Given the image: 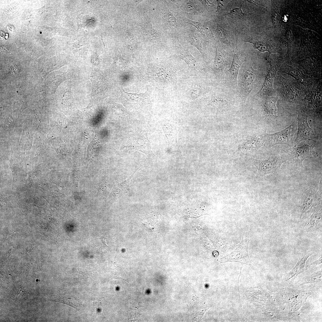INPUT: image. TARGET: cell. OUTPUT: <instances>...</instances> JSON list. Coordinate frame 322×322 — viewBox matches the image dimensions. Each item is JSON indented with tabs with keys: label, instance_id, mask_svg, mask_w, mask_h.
I'll use <instances>...</instances> for the list:
<instances>
[{
	"label": "cell",
	"instance_id": "obj_19",
	"mask_svg": "<svg viewBox=\"0 0 322 322\" xmlns=\"http://www.w3.org/2000/svg\"><path fill=\"white\" fill-rule=\"evenodd\" d=\"M230 104V100L227 98L220 96L212 98L209 105L214 107L220 108L227 107Z\"/></svg>",
	"mask_w": 322,
	"mask_h": 322
},
{
	"label": "cell",
	"instance_id": "obj_29",
	"mask_svg": "<svg viewBox=\"0 0 322 322\" xmlns=\"http://www.w3.org/2000/svg\"><path fill=\"white\" fill-rule=\"evenodd\" d=\"M222 1L221 0H217L216 1L218 5L217 7V12L219 10L222 8L223 5L222 3Z\"/></svg>",
	"mask_w": 322,
	"mask_h": 322
},
{
	"label": "cell",
	"instance_id": "obj_1",
	"mask_svg": "<svg viewBox=\"0 0 322 322\" xmlns=\"http://www.w3.org/2000/svg\"><path fill=\"white\" fill-rule=\"evenodd\" d=\"M238 77L240 88L239 97L245 102L256 85L258 80V72L251 66H248L239 73Z\"/></svg>",
	"mask_w": 322,
	"mask_h": 322
},
{
	"label": "cell",
	"instance_id": "obj_4",
	"mask_svg": "<svg viewBox=\"0 0 322 322\" xmlns=\"http://www.w3.org/2000/svg\"><path fill=\"white\" fill-rule=\"evenodd\" d=\"M123 148L128 150L139 151L149 157L154 155L151 150L147 133L145 131L134 134L130 136L125 143Z\"/></svg>",
	"mask_w": 322,
	"mask_h": 322
},
{
	"label": "cell",
	"instance_id": "obj_9",
	"mask_svg": "<svg viewBox=\"0 0 322 322\" xmlns=\"http://www.w3.org/2000/svg\"><path fill=\"white\" fill-rule=\"evenodd\" d=\"M166 136L169 146L175 152L180 151L177 142L178 132L180 129L179 123L166 119L159 121Z\"/></svg>",
	"mask_w": 322,
	"mask_h": 322
},
{
	"label": "cell",
	"instance_id": "obj_10",
	"mask_svg": "<svg viewBox=\"0 0 322 322\" xmlns=\"http://www.w3.org/2000/svg\"><path fill=\"white\" fill-rule=\"evenodd\" d=\"M245 61V58L241 54L235 52L231 66L225 73V80L230 85L235 86L237 84L239 70Z\"/></svg>",
	"mask_w": 322,
	"mask_h": 322
},
{
	"label": "cell",
	"instance_id": "obj_13",
	"mask_svg": "<svg viewBox=\"0 0 322 322\" xmlns=\"http://www.w3.org/2000/svg\"><path fill=\"white\" fill-rule=\"evenodd\" d=\"M264 140L263 136H255L248 138L241 146V149L250 150L259 148L263 145Z\"/></svg>",
	"mask_w": 322,
	"mask_h": 322
},
{
	"label": "cell",
	"instance_id": "obj_11",
	"mask_svg": "<svg viewBox=\"0 0 322 322\" xmlns=\"http://www.w3.org/2000/svg\"><path fill=\"white\" fill-rule=\"evenodd\" d=\"M228 64L227 57L225 51L216 48V53L213 65V69L216 76L221 78L224 69Z\"/></svg>",
	"mask_w": 322,
	"mask_h": 322
},
{
	"label": "cell",
	"instance_id": "obj_28",
	"mask_svg": "<svg viewBox=\"0 0 322 322\" xmlns=\"http://www.w3.org/2000/svg\"><path fill=\"white\" fill-rule=\"evenodd\" d=\"M193 4V3H191V2L187 3L186 5V7L187 9L188 10H191L193 9L195 7Z\"/></svg>",
	"mask_w": 322,
	"mask_h": 322
},
{
	"label": "cell",
	"instance_id": "obj_24",
	"mask_svg": "<svg viewBox=\"0 0 322 322\" xmlns=\"http://www.w3.org/2000/svg\"><path fill=\"white\" fill-rule=\"evenodd\" d=\"M188 39L191 44L196 47L202 53V45L199 36L196 35H191L189 36Z\"/></svg>",
	"mask_w": 322,
	"mask_h": 322
},
{
	"label": "cell",
	"instance_id": "obj_18",
	"mask_svg": "<svg viewBox=\"0 0 322 322\" xmlns=\"http://www.w3.org/2000/svg\"><path fill=\"white\" fill-rule=\"evenodd\" d=\"M135 172V171L126 179L116 185L114 191L119 196H122L129 192V182Z\"/></svg>",
	"mask_w": 322,
	"mask_h": 322
},
{
	"label": "cell",
	"instance_id": "obj_25",
	"mask_svg": "<svg viewBox=\"0 0 322 322\" xmlns=\"http://www.w3.org/2000/svg\"><path fill=\"white\" fill-rule=\"evenodd\" d=\"M283 91L286 96L288 95V98L290 100H293L294 98L295 94V88L291 85L286 84L283 85Z\"/></svg>",
	"mask_w": 322,
	"mask_h": 322
},
{
	"label": "cell",
	"instance_id": "obj_23",
	"mask_svg": "<svg viewBox=\"0 0 322 322\" xmlns=\"http://www.w3.org/2000/svg\"><path fill=\"white\" fill-rule=\"evenodd\" d=\"M216 33L220 40L224 43L228 42V35L225 29L217 23Z\"/></svg>",
	"mask_w": 322,
	"mask_h": 322
},
{
	"label": "cell",
	"instance_id": "obj_26",
	"mask_svg": "<svg viewBox=\"0 0 322 322\" xmlns=\"http://www.w3.org/2000/svg\"><path fill=\"white\" fill-rule=\"evenodd\" d=\"M247 41L253 43L256 49L260 52H264L266 51L269 52V49L268 46L264 42L261 41L253 42L251 40Z\"/></svg>",
	"mask_w": 322,
	"mask_h": 322
},
{
	"label": "cell",
	"instance_id": "obj_22",
	"mask_svg": "<svg viewBox=\"0 0 322 322\" xmlns=\"http://www.w3.org/2000/svg\"><path fill=\"white\" fill-rule=\"evenodd\" d=\"M322 219L321 208L316 210L312 214L310 220L307 224L308 228L316 226Z\"/></svg>",
	"mask_w": 322,
	"mask_h": 322
},
{
	"label": "cell",
	"instance_id": "obj_7",
	"mask_svg": "<svg viewBox=\"0 0 322 322\" xmlns=\"http://www.w3.org/2000/svg\"><path fill=\"white\" fill-rule=\"evenodd\" d=\"M298 115V130L295 140L296 145L306 140L315 141L316 137L308 123V114L303 110H299Z\"/></svg>",
	"mask_w": 322,
	"mask_h": 322
},
{
	"label": "cell",
	"instance_id": "obj_20",
	"mask_svg": "<svg viewBox=\"0 0 322 322\" xmlns=\"http://www.w3.org/2000/svg\"><path fill=\"white\" fill-rule=\"evenodd\" d=\"M183 21L185 23L193 26L204 36L208 35V29L207 25L204 23L192 21L187 18H184Z\"/></svg>",
	"mask_w": 322,
	"mask_h": 322
},
{
	"label": "cell",
	"instance_id": "obj_3",
	"mask_svg": "<svg viewBox=\"0 0 322 322\" xmlns=\"http://www.w3.org/2000/svg\"><path fill=\"white\" fill-rule=\"evenodd\" d=\"M286 160L285 157L280 156H273L263 160L250 159L251 163L257 169V175L261 177L267 174L278 173L282 164Z\"/></svg>",
	"mask_w": 322,
	"mask_h": 322
},
{
	"label": "cell",
	"instance_id": "obj_17",
	"mask_svg": "<svg viewBox=\"0 0 322 322\" xmlns=\"http://www.w3.org/2000/svg\"><path fill=\"white\" fill-rule=\"evenodd\" d=\"M285 73L294 78L297 80L301 83L304 85L306 84L307 79L306 76L299 70L293 67H290Z\"/></svg>",
	"mask_w": 322,
	"mask_h": 322
},
{
	"label": "cell",
	"instance_id": "obj_27",
	"mask_svg": "<svg viewBox=\"0 0 322 322\" xmlns=\"http://www.w3.org/2000/svg\"><path fill=\"white\" fill-rule=\"evenodd\" d=\"M229 14H231L239 15L243 17H244L245 16V15L247 14L243 13L241 10V7L236 8L233 9L230 11Z\"/></svg>",
	"mask_w": 322,
	"mask_h": 322
},
{
	"label": "cell",
	"instance_id": "obj_6",
	"mask_svg": "<svg viewBox=\"0 0 322 322\" xmlns=\"http://www.w3.org/2000/svg\"><path fill=\"white\" fill-rule=\"evenodd\" d=\"M294 132V126L292 124L281 131L273 133H265L263 135L265 144L269 147L286 144L291 147Z\"/></svg>",
	"mask_w": 322,
	"mask_h": 322
},
{
	"label": "cell",
	"instance_id": "obj_8",
	"mask_svg": "<svg viewBox=\"0 0 322 322\" xmlns=\"http://www.w3.org/2000/svg\"><path fill=\"white\" fill-rule=\"evenodd\" d=\"M120 97L124 103L138 109H150L151 103L147 92L137 94L128 93L123 89L120 90Z\"/></svg>",
	"mask_w": 322,
	"mask_h": 322
},
{
	"label": "cell",
	"instance_id": "obj_30",
	"mask_svg": "<svg viewBox=\"0 0 322 322\" xmlns=\"http://www.w3.org/2000/svg\"><path fill=\"white\" fill-rule=\"evenodd\" d=\"M100 239H101V241H102V242H103V243L104 244H105V245H106V247H107L108 246H107V244H106V241L105 240V241H104V240H105V239L104 240V239H103V238H100Z\"/></svg>",
	"mask_w": 322,
	"mask_h": 322
},
{
	"label": "cell",
	"instance_id": "obj_21",
	"mask_svg": "<svg viewBox=\"0 0 322 322\" xmlns=\"http://www.w3.org/2000/svg\"><path fill=\"white\" fill-rule=\"evenodd\" d=\"M162 13L165 20L170 26L173 27L177 26V20L168 9L165 7L162 10Z\"/></svg>",
	"mask_w": 322,
	"mask_h": 322
},
{
	"label": "cell",
	"instance_id": "obj_2",
	"mask_svg": "<svg viewBox=\"0 0 322 322\" xmlns=\"http://www.w3.org/2000/svg\"><path fill=\"white\" fill-rule=\"evenodd\" d=\"M249 239L242 237L241 242L230 254L221 258L220 263L235 262L245 264L251 267L253 264L250 258L248 253Z\"/></svg>",
	"mask_w": 322,
	"mask_h": 322
},
{
	"label": "cell",
	"instance_id": "obj_16",
	"mask_svg": "<svg viewBox=\"0 0 322 322\" xmlns=\"http://www.w3.org/2000/svg\"><path fill=\"white\" fill-rule=\"evenodd\" d=\"M314 188H311L306 191L302 205L303 213L308 210L313 204L315 196V191Z\"/></svg>",
	"mask_w": 322,
	"mask_h": 322
},
{
	"label": "cell",
	"instance_id": "obj_5",
	"mask_svg": "<svg viewBox=\"0 0 322 322\" xmlns=\"http://www.w3.org/2000/svg\"><path fill=\"white\" fill-rule=\"evenodd\" d=\"M285 151L290 158L295 163L297 167L304 168L303 162L308 158H315L318 154L312 145L305 144L303 145L297 147L296 145L286 150Z\"/></svg>",
	"mask_w": 322,
	"mask_h": 322
},
{
	"label": "cell",
	"instance_id": "obj_14",
	"mask_svg": "<svg viewBox=\"0 0 322 322\" xmlns=\"http://www.w3.org/2000/svg\"><path fill=\"white\" fill-rule=\"evenodd\" d=\"M277 98L271 97H268L264 105L265 111L271 118L275 120L277 117L276 103Z\"/></svg>",
	"mask_w": 322,
	"mask_h": 322
},
{
	"label": "cell",
	"instance_id": "obj_12",
	"mask_svg": "<svg viewBox=\"0 0 322 322\" xmlns=\"http://www.w3.org/2000/svg\"><path fill=\"white\" fill-rule=\"evenodd\" d=\"M270 67L266 76L263 86L256 95L262 97L270 94L273 90V83L277 71L276 67L270 64Z\"/></svg>",
	"mask_w": 322,
	"mask_h": 322
},
{
	"label": "cell",
	"instance_id": "obj_15",
	"mask_svg": "<svg viewBox=\"0 0 322 322\" xmlns=\"http://www.w3.org/2000/svg\"><path fill=\"white\" fill-rule=\"evenodd\" d=\"M179 55L188 65L194 69L198 67V65L195 58L191 55L188 51L182 48L178 49Z\"/></svg>",
	"mask_w": 322,
	"mask_h": 322
}]
</instances>
